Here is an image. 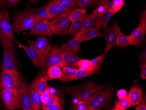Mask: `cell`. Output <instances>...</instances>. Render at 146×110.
I'll use <instances>...</instances> for the list:
<instances>
[{
  "instance_id": "cell-1",
  "label": "cell",
  "mask_w": 146,
  "mask_h": 110,
  "mask_svg": "<svg viewBox=\"0 0 146 110\" xmlns=\"http://www.w3.org/2000/svg\"><path fill=\"white\" fill-rule=\"evenodd\" d=\"M102 87L95 83H89L66 88L67 93L74 99L79 101H88Z\"/></svg>"
},
{
  "instance_id": "cell-2",
  "label": "cell",
  "mask_w": 146,
  "mask_h": 110,
  "mask_svg": "<svg viewBox=\"0 0 146 110\" xmlns=\"http://www.w3.org/2000/svg\"><path fill=\"white\" fill-rule=\"evenodd\" d=\"M0 41L3 52V62L2 70L18 71L17 59L14 53V46L9 39L0 37Z\"/></svg>"
},
{
  "instance_id": "cell-3",
  "label": "cell",
  "mask_w": 146,
  "mask_h": 110,
  "mask_svg": "<svg viewBox=\"0 0 146 110\" xmlns=\"http://www.w3.org/2000/svg\"><path fill=\"white\" fill-rule=\"evenodd\" d=\"M35 10L28 9L16 14L14 17L13 29L15 33L30 30L35 25Z\"/></svg>"
},
{
  "instance_id": "cell-4",
  "label": "cell",
  "mask_w": 146,
  "mask_h": 110,
  "mask_svg": "<svg viewBox=\"0 0 146 110\" xmlns=\"http://www.w3.org/2000/svg\"><path fill=\"white\" fill-rule=\"evenodd\" d=\"M24 82L18 71L2 70L0 78V92L5 89H19Z\"/></svg>"
},
{
  "instance_id": "cell-5",
  "label": "cell",
  "mask_w": 146,
  "mask_h": 110,
  "mask_svg": "<svg viewBox=\"0 0 146 110\" xmlns=\"http://www.w3.org/2000/svg\"><path fill=\"white\" fill-rule=\"evenodd\" d=\"M52 66H58L61 68L65 66L63 53L60 47L58 46L54 47L50 51L49 55L46 57L42 65L41 68L44 76H47L46 75L47 69L49 67Z\"/></svg>"
},
{
  "instance_id": "cell-6",
  "label": "cell",
  "mask_w": 146,
  "mask_h": 110,
  "mask_svg": "<svg viewBox=\"0 0 146 110\" xmlns=\"http://www.w3.org/2000/svg\"><path fill=\"white\" fill-rule=\"evenodd\" d=\"M113 91L112 89H102L88 100L91 110L102 109L110 102L112 98Z\"/></svg>"
},
{
  "instance_id": "cell-7",
  "label": "cell",
  "mask_w": 146,
  "mask_h": 110,
  "mask_svg": "<svg viewBox=\"0 0 146 110\" xmlns=\"http://www.w3.org/2000/svg\"><path fill=\"white\" fill-rule=\"evenodd\" d=\"M4 107L10 110L21 108V102L18 89H5L1 92Z\"/></svg>"
},
{
  "instance_id": "cell-8",
  "label": "cell",
  "mask_w": 146,
  "mask_h": 110,
  "mask_svg": "<svg viewBox=\"0 0 146 110\" xmlns=\"http://www.w3.org/2000/svg\"><path fill=\"white\" fill-rule=\"evenodd\" d=\"M14 32V30L10 21L8 11L0 10V37L8 39L15 42L16 41Z\"/></svg>"
},
{
  "instance_id": "cell-9",
  "label": "cell",
  "mask_w": 146,
  "mask_h": 110,
  "mask_svg": "<svg viewBox=\"0 0 146 110\" xmlns=\"http://www.w3.org/2000/svg\"><path fill=\"white\" fill-rule=\"evenodd\" d=\"M70 23L69 15L65 17L54 19L49 22V24L53 34L61 36L67 33Z\"/></svg>"
},
{
  "instance_id": "cell-10",
  "label": "cell",
  "mask_w": 146,
  "mask_h": 110,
  "mask_svg": "<svg viewBox=\"0 0 146 110\" xmlns=\"http://www.w3.org/2000/svg\"><path fill=\"white\" fill-rule=\"evenodd\" d=\"M47 8L50 19L65 17L72 11L63 7L56 0H52L50 1L47 5Z\"/></svg>"
},
{
  "instance_id": "cell-11",
  "label": "cell",
  "mask_w": 146,
  "mask_h": 110,
  "mask_svg": "<svg viewBox=\"0 0 146 110\" xmlns=\"http://www.w3.org/2000/svg\"><path fill=\"white\" fill-rule=\"evenodd\" d=\"M18 90L19 93L22 110H32L33 105L30 91L27 83L24 81L18 89Z\"/></svg>"
},
{
  "instance_id": "cell-12",
  "label": "cell",
  "mask_w": 146,
  "mask_h": 110,
  "mask_svg": "<svg viewBox=\"0 0 146 110\" xmlns=\"http://www.w3.org/2000/svg\"><path fill=\"white\" fill-rule=\"evenodd\" d=\"M119 27L117 23L110 27H107L105 29L103 36L106 42V49L104 54H107L113 47L116 45V38L117 29Z\"/></svg>"
},
{
  "instance_id": "cell-13",
  "label": "cell",
  "mask_w": 146,
  "mask_h": 110,
  "mask_svg": "<svg viewBox=\"0 0 146 110\" xmlns=\"http://www.w3.org/2000/svg\"><path fill=\"white\" fill-rule=\"evenodd\" d=\"M29 44L30 47L34 48L46 57L48 56L50 51V42L46 36H39L37 40L29 42Z\"/></svg>"
},
{
  "instance_id": "cell-14",
  "label": "cell",
  "mask_w": 146,
  "mask_h": 110,
  "mask_svg": "<svg viewBox=\"0 0 146 110\" xmlns=\"http://www.w3.org/2000/svg\"><path fill=\"white\" fill-rule=\"evenodd\" d=\"M52 34L50 29L49 20H43L35 24L28 35L49 36L51 37Z\"/></svg>"
},
{
  "instance_id": "cell-15",
  "label": "cell",
  "mask_w": 146,
  "mask_h": 110,
  "mask_svg": "<svg viewBox=\"0 0 146 110\" xmlns=\"http://www.w3.org/2000/svg\"><path fill=\"white\" fill-rule=\"evenodd\" d=\"M18 42L20 46L22 47L25 51L26 54L30 58L31 61H33L35 66L36 67L41 68L43 61L46 59V56L42 55L41 53L38 51L34 48H32L30 47H28L26 46H25L24 45L22 44L19 42Z\"/></svg>"
},
{
  "instance_id": "cell-16",
  "label": "cell",
  "mask_w": 146,
  "mask_h": 110,
  "mask_svg": "<svg viewBox=\"0 0 146 110\" xmlns=\"http://www.w3.org/2000/svg\"><path fill=\"white\" fill-rule=\"evenodd\" d=\"M81 40L77 38L74 37L73 39L69 40L68 42L63 43L60 47L62 53L69 52L74 55H78L81 51Z\"/></svg>"
},
{
  "instance_id": "cell-17",
  "label": "cell",
  "mask_w": 146,
  "mask_h": 110,
  "mask_svg": "<svg viewBox=\"0 0 146 110\" xmlns=\"http://www.w3.org/2000/svg\"><path fill=\"white\" fill-rule=\"evenodd\" d=\"M146 33L141 25L139 24L128 36L129 45L139 46L144 41Z\"/></svg>"
},
{
  "instance_id": "cell-18",
  "label": "cell",
  "mask_w": 146,
  "mask_h": 110,
  "mask_svg": "<svg viewBox=\"0 0 146 110\" xmlns=\"http://www.w3.org/2000/svg\"><path fill=\"white\" fill-rule=\"evenodd\" d=\"M142 91L141 88L136 86L132 88L128 94L127 98L128 99L132 106L137 105L141 101L142 99Z\"/></svg>"
},
{
  "instance_id": "cell-19",
  "label": "cell",
  "mask_w": 146,
  "mask_h": 110,
  "mask_svg": "<svg viewBox=\"0 0 146 110\" xmlns=\"http://www.w3.org/2000/svg\"><path fill=\"white\" fill-rule=\"evenodd\" d=\"M33 105L32 110H40L41 109V94L37 91L34 85L32 84L29 86Z\"/></svg>"
},
{
  "instance_id": "cell-20",
  "label": "cell",
  "mask_w": 146,
  "mask_h": 110,
  "mask_svg": "<svg viewBox=\"0 0 146 110\" xmlns=\"http://www.w3.org/2000/svg\"><path fill=\"white\" fill-rule=\"evenodd\" d=\"M114 14L112 11H106L100 16H97L95 25L98 29H105L108 27V23Z\"/></svg>"
},
{
  "instance_id": "cell-21",
  "label": "cell",
  "mask_w": 146,
  "mask_h": 110,
  "mask_svg": "<svg viewBox=\"0 0 146 110\" xmlns=\"http://www.w3.org/2000/svg\"><path fill=\"white\" fill-rule=\"evenodd\" d=\"M97 15V9L96 8L91 14L88 15V17L84 21L82 28L74 35V37L79 36L85 31L93 27L95 25V20Z\"/></svg>"
},
{
  "instance_id": "cell-22",
  "label": "cell",
  "mask_w": 146,
  "mask_h": 110,
  "mask_svg": "<svg viewBox=\"0 0 146 110\" xmlns=\"http://www.w3.org/2000/svg\"><path fill=\"white\" fill-rule=\"evenodd\" d=\"M99 37H103V34L99 32V29L96 28H94L93 27L84 32L83 33L79 36L74 37L78 38L82 43L92 40Z\"/></svg>"
},
{
  "instance_id": "cell-23",
  "label": "cell",
  "mask_w": 146,
  "mask_h": 110,
  "mask_svg": "<svg viewBox=\"0 0 146 110\" xmlns=\"http://www.w3.org/2000/svg\"><path fill=\"white\" fill-rule=\"evenodd\" d=\"M63 57L65 66L76 69L79 67L78 63L82 59L78 57V55L69 52H63Z\"/></svg>"
},
{
  "instance_id": "cell-24",
  "label": "cell",
  "mask_w": 146,
  "mask_h": 110,
  "mask_svg": "<svg viewBox=\"0 0 146 110\" xmlns=\"http://www.w3.org/2000/svg\"><path fill=\"white\" fill-rule=\"evenodd\" d=\"M78 69L76 68L65 66L63 68L61 81L62 83L70 82L74 80L75 75Z\"/></svg>"
},
{
  "instance_id": "cell-25",
  "label": "cell",
  "mask_w": 146,
  "mask_h": 110,
  "mask_svg": "<svg viewBox=\"0 0 146 110\" xmlns=\"http://www.w3.org/2000/svg\"><path fill=\"white\" fill-rule=\"evenodd\" d=\"M88 16V15L85 14L78 20L72 22V24L67 32V35L69 36L75 35L82 28L84 21Z\"/></svg>"
},
{
  "instance_id": "cell-26",
  "label": "cell",
  "mask_w": 146,
  "mask_h": 110,
  "mask_svg": "<svg viewBox=\"0 0 146 110\" xmlns=\"http://www.w3.org/2000/svg\"><path fill=\"white\" fill-rule=\"evenodd\" d=\"M39 74L33 83L37 91L42 94L47 87V80L49 77L47 76H42V74Z\"/></svg>"
},
{
  "instance_id": "cell-27",
  "label": "cell",
  "mask_w": 146,
  "mask_h": 110,
  "mask_svg": "<svg viewBox=\"0 0 146 110\" xmlns=\"http://www.w3.org/2000/svg\"><path fill=\"white\" fill-rule=\"evenodd\" d=\"M34 19L36 24L42 20H47L49 21L50 19L47 10V5L41 7L36 12H35Z\"/></svg>"
},
{
  "instance_id": "cell-28",
  "label": "cell",
  "mask_w": 146,
  "mask_h": 110,
  "mask_svg": "<svg viewBox=\"0 0 146 110\" xmlns=\"http://www.w3.org/2000/svg\"><path fill=\"white\" fill-rule=\"evenodd\" d=\"M116 44L121 48L127 47L129 45L128 36L123 34L119 27L117 29Z\"/></svg>"
},
{
  "instance_id": "cell-29",
  "label": "cell",
  "mask_w": 146,
  "mask_h": 110,
  "mask_svg": "<svg viewBox=\"0 0 146 110\" xmlns=\"http://www.w3.org/2000/svg\"><path fill=\"white\" fill-rule=\"evenodd\" d=\"M46 74L50 79H60L62 76L61 68L58 66H51L47 69Z\"/></svg>"
},
{
  "instance_id": "cell-30",
  "label": "cell",
  "mask_w": 146,
  "mask_h": 110,
  "mask_svg": "<svg viewBox=\"0 0 146 110\" xmlns=\"http://www.w3.org/2000/svg\"><path fill=\"white\" fill-rule=\"evenodd\" d=\"M105 54L103 53L102 55L95 57L90 61L91 65L94 68L96 73L97 74L100 69L101 67L102 66L104 61Z\"/></svg>"
},
{
  "instance_id": "cell-31",
  "label": "cell",
  "mask_w": 146,
  "mask_h": 110,
  "mask_svg": "<svg viewBox=\"0 0 146 110\" xmlns=\"http://www.w3.org/2000/svg\"><path fill=\"white\" fill-rule=\"evenodd\" d=\"M87 10L84 8H78L73 10L69 14L71 22H74L82 17L86 14Z\"/></svg>"
},
{
  "instance_id": "cell-32",
  "label": "cell",
  "mask_w": 146,
  "mask_h": 110,
  "mask_svg": "<svg viewBox=\"0 0 146 110\" xmlns=\"http://www.w3.org/2000/svg\"><path fill=\"white\" fill-rule=\"evenodd\" d=\"M114 110H125L131 107V103L127 98L123 99H118L115 103Z\"/></svg>"
},
{
  "instance_id": "cell-33",
  "label": "cell",
  "mask_w": 146,
  "mask_h": 110,
  "mask_svg": "<svg viewBox=\"0 0 146 110\" xmlns=\"http://www.w3.org/2000/svg\"><path fill=\"white\" fill-rule=\"evenodd\" d=\"M56 1L63 7L73 11L76 8L78 0H56Z\"/></svg>"
},
{
  "instance_id": "cell-34",
  "label": "cell",
  "mask_w": 146,
  "mask_h": 110,
  "mask_svg": "<svg viewBox=\"0 0 146 110\" xmlns=\"http://www.w3.org/2000/svg\"><path fill=\"white\" fill-rule=\"evenodd\" d=\"M96 72L94 69L92 70H86L79 68V69H78L75 75L74 80H77L84 77H87L89 75L94 74Z\"/></svg>"
},
{
  "instance_id": "cell-35",
  "label": "cell",
  "mask_w": 146,
  "mask_h": 110,
  "mask_svg": "<svg viewBox=\"0 0 146 110\" xmlns=\"http://www.w3.org/2000/svg\"><path fill=\"white\" fill-rule=\"evenodd\" d=\"M74 110H91L90 105L88 101L79 100L78 102L74 104Z\"/></svg>"
},
{
  "instance_id": "cell-36",
  "label": "cell",
  "mask_w": 146,
  "mask_h": 110,
  "mask_svg": "<svg viewBox=\"0 0 146 110\" xmlns=\"http://www.w3.org/2000/svg\"><path fill=\"white\" fill-rule=\"evenodd\" d=\"M63 110V99L60 97L57 96L54 103L50 107L48 110Z\"/></svg>"
},
{
  "instance_id": "cell-37",
  "label": "cell",
  "mask_w": 146,
  "mask_h": 110,
  "mask_svg": "<svg viewBox=\"0 0 146 110\" xmlns=\"http://www.w3.org/2000/svg\"><path fill=\"white\" fill-rule=\"evenodd\" d=\"M100 0H78L77 4L79 8H85L92 5H96Z\"/></svg>"
},
{
  "instance_id": "cell-38",
  "label": "cell",
  "mask_w": 146,
  "mask_h": 110,
  "mask_svg": "<svg viewBox=\"0 0 146 110\" xmlns=\"http://www.w3.org/2000/svg\"><path fill=\"white\" fill-rule=\"evenodd\" d=\"M125 5L124 0H115L112 6V12L114 15L117 13Z\"/></svg>"
},
{
  "instance_id": "cell-39",
  "label": "cell",
  "mask_w": 146,
  "mask_h": 110,
  "mask_svg": "<svg viewBox=\"0 0 146 110\" xmlns=\"http://www.w3.org/2000/svg\"><path fill=\"white\" fill-rule=\"evenodd\" d=\"M78 65L80 68L84 69L92 70L94 69L91 65L90 61L88 59H81L79 61Z\"/></svg>"
},
{
  "instance_id": "cell-40",
  "label": "cell",
  "mask_w": 146,
  "mask_h": 110,
  "mask_svg": "<svg viewBox=\"0 0 146 110\" xmlns=\"http://www.w3.org/2000/svg\"><path fill=\"white\" fill-rule=\"evenodd\" d=\"M108 5L106 4L103 0H100L98 2V7L97 9V16H100L107 11Z\"/></svg>"
},
{
  "instance_id": "cell-41",
  "label": "cell",
  "mask_w": 146,
  "mask_h": 110,
  "mask_svg": "<svg viewBox=\"0 0 146 110\" xmlns=\"http://www.w3.org/2000/svg\"><path fill=\"white\" fill-rule=\"evenodd\" d=\"M51 93L50 92V87L46 88L44 91L41 94L42 105H45L49 100Z\"/></svg>"
},
{
  "instance_id": "cell-42",
  "label": "cell",
  "mask_w": 146,
  "mask_h": 110,
  "mask_svg": "<svg viewBox=\"0 0 146 110\" xmlns=\"http://www.w3.org/2000/svg\"><path fill=\"white\" fill-rule=\"evenodd\" d=\"M58 95L56 94H54L51 93L50 97L49 98V100L46 103H45V105H42L41 108L43 110H48L50 107L52 105V103H54L56 97Z\"/></svg>"
},
{
  "instance_id": "cell-43",
  "label": "cell",
  "mask_w": 146,
  "mask_h": 110,
  "mask_svg": "<svg viewBox=\"0 0 146 110\" xmlns=\"http://www.w3.org/2000/svg\"><path fill=\"white\" fill-rule=\"evenodd\" d=\"M140 25L144 29V31L146 33V11L144 10L143 11L141 16V20L140 22Z\"/></svg>"
},
{
  "instance_id": "cell-44",
  "label": "cell",
  "mask_w": 146,
  "mask_h": 110,
  "mask_svg": "<svg viewBox=\"0 0 146 110\" xmlns=\"http://www.w3.org/2000/svg\"><path fill=\"white\" fill-rule=\"evenodd\" d=\"M127 91L124 89H119L117 92V95L119 99H123L127 98Z\"/></svg>"
},
{
  "instance_id": "cell-45",
  "label": "cell",
  "mask_w": 146,
  "mask_h": 110,
  "mask_svg": "<svg viewBox=\"0 0 146 110\" xmlns=\"http://www.w3.org/2000/svg\"><path fill=\"white\" fill-rule=\"evenodd\" d=\"M136 108V110H146V105L145 102L143 101V99H142L140 103L137 105Z\"/></svg>"
},
{
  "instance_id": "cell-46",
  "label": "cell",
  "mask_w": 146,
  "mask_h": 110,
  "mask_svg": "<svg viewBox=\"0 0 146 110\" xmlns=\"http://www.w3.org/2000/svg\"><path fill=\"white\" fill-rule=\"evenodd\" d=\"M141 62L142 63V66L146 64V48L145 47L144 50H143V52L142 54L141 55Z\"/></svg>"
},
{
  "instance_id": "cell-47",
  "label": "cell",
  "mask_w": 146,
  "mask_h": 110,
  "mask_svg": "<svg viewBox=\"0 0 146 110\" xmlns=\"http://www.w3.org/2000/svg\"><path fill=\"white\" fill-rule=\"evenodd\" d=\"M141 76L143 79H146V64H144L142 66V69L141 72Z\"/></svg>"
},
{
  "instance_id": "cell-48",
  "label": "cell",
  "mask_w": 146,
  "mask_h": 110,
  "mask_svg": "<svg viewBox=\"0 0 146 110\" xmlns=\"http://www.w3.org/2000/svg\"><path fill=\"white\" fill-rule=\"evenodd\" d=\"M20 0H6L7 3L8 5L11 6H14L17 5Z\"/></svg>"
},
{
  "instance_id": "cell-49",
  "label": "cell",
  "mask_w": 146,
  "mask_h": 110,
  "mask_svg": "<svg viewBox=\"0 0 146 110\" xmlns=\"http://www.w3.org/2000/svg\"><path fill=\"white\" fill-rule=\"evenodd\" d=\"M6 5V0H0V8L1 9H5Z\"/></svg>"
},
{
  "instance_id": "cell-50",
  "label": "cell",
  "mask_w": 146,
  "mask_h": 110,
  "mask_svg": "<svg viewBox=\"0 0 146 110\" xmlns=\"http://www.w3.org/2000/svg\"><path fill=\"white\" fill-rule=\"evenodd\" d=\"M114 1L115 0H111L110 2L108 4L107 9V10L108 11H112V6H113V3Z\"/></svg>"
},
{
  "instance_id": "cell-51",
  "label": "cell",
  "mask_w": 146,
  "mask_h": 110,
  "mask_svg": "<svg viewBox=\"0 0 146 110\" xmlns=\"http://www.w3.org/2000/svg\"><path fill=\"white\" fill-rule=\"evenodd\" d=\"M103 1L106 3V4H107V5H108V4H109L110 2L111 1V0H103Z\"/></svg>"
},
{
  "instance_id": "cell-52",
  "label": "cell",
  "mask_w": 146,
  "mask_h": 110,
  "mask_svg": "<svg viewBox=\"0 0 146 110\" xmlns=\"http://www.w3.org/2000/svg\"><path fill=\"white\" fill-rule=\"evenodd\" d=\"M31 2L33 3H36V2H38V1H40V0H30Z\"/></svg>"
}]
</instances>
